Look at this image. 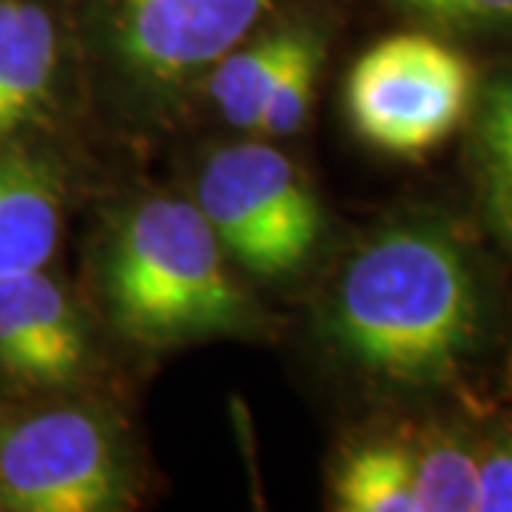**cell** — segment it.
<instances>
[{
	"mask_svg": "<svg viewBox=\"0 0 512 512\" xmlns=\"http://www.w3.org/2000/svg\"><path fill=\"white\" fill-rule=\"evenodd\" d=\"M330 345L365 373L433 384L476 345L478 285L467 248L439 225H393L345 265L325 316Z\"/></svg>",
	"mask_w": 512,
	"mask_h": 512,
	"instance_id": "6da1fadb",
	"label": "cell"
},
{
	"mask_svg": "<svg viewBox=\"0 0 512 512\" xmlns=\"http://www.w3.org/2000/svg\"><path fill=\"white\" fill-rule=\"evenodd\" d=\"M103 279L114 325L143 345L228 333L245 322V293L197 202H137L111 237Z\"/></svg>",
	"mask_w": 512,
	"mask_h": 512,
	"instance_id": "7a4b0ae2",
	"label": "cell"
},
{
	"mask_svg": "<svg viewBox=\"0 0 512 512\" xmlns=\"http://www.w3.org/2000/svg\"><path fill=\"white\" fill-rule=\"evenodd\" d=\"M197 208L251 274L274 279L302 268L322 234V208L296 165L271 146L239 143L202 165Z\"/></svg>",
	"mask_w": 512,
	"mask_h": 512,
	"instance_id": "3957f363",
	"label": "cell"
},
{
	"mask_svg": "<svg viewBox=\"0 0 512 512\" xmlns=\"http://www.w3.org/2000/svg\"><path fill=\"white\" fill-rule=\"evenodd\" d=\"M345 103L370 146L393 157H424L470 111L473 66L439 37L390 35L350 69Z\"/></svg>",
	"mask_w": 512,
	"mask_h": 512,
	"instance_id": "277c9868",
	"label": "cell"
},
{
	"mask_svg": "<svg viewBox=\"0 0 512 512\" xmlns=\"http://www.w3.org/2000/svg\"><path fill=\"white\" fill-rule=\"evenodd\" d=\"M0 498L23 512H109L128 501V473L94 413L60 407L0 436Z\"/></svg>",
	"mask_w": 512,
	"mask_h": 512,
	"instance_id": "5b68a950",
	"label": "cell"
},
{
	"mask_svg": "<svg viewBox=\"0 0 512 512\" xmlns=\"http://www.w3.org/2000/svg\"><path fill=\"white\" fill-rule=\"evenodd\" d=\"M285 0H92L111 52L140 83L171 89L217 66Z\"/></svg>",
	"mask_w": 512,
	"mask_h": 512,
	"instance_id": "8992f818",
	"label": "cell"
},
{
	"mask_svg": "<svg viewBox=\"0 0 512 512\" xmlns=\"http://www.w3.org/2000/svg\"><path fill=\"white\" fill-rule=\"evenodd\" d=\"M86 365V325L52 276L40 268L0 279V370L23 387L55 390Z\"/></svg>",
	"mask_w": 512,
	"mask_h": 512,
	"instance_id": "52a82bcc",
	"label": "cell"
},
{
	"mask_svg": "<svg viewBox=\"0 0 512 512\" xmlns=\"http://www.w3.org/2000/svg\"><path fill=\"white\" fill-rule=\"evenodd\" d=\"M60 35L43 0H0V143L55 106Z\"/></svg>",
	"mask_w": 512,
	"mask_h": 512,
	"instance_id": "ba28073f",
	"label": "cell"
},
{
	"mask_svg": "<svg viewBox=\"0 0 512 512\" xmlns=\"http://www.w3.org/2000/svg\"><path fill=\"white\" fill-rule=\"evenodd\" d=\"M63 174L49 157L0 148V279L40 271L63 231Z\"/></svg>",
	"mask_w": 512,
	"mask_h": 512,
	"instance_id": "9c48e42d",
	"label": "cell"
},
{
	"mask_svg": "<svg viewBox=\"0 0 512 512\" xmlns=\"http://www.w3.org/2000/svg\"><path fill=\"white\" fill-rule=\"evenodd\" d=\"M308 26H282L276 32L256 37L254 43L242 46L222 57L208 83L211 100L231 126L256 131L262 106L274 92L276 80L291 60L293 49L305 35Z\"/></svg>",
	"mask_w": 512,
	"mask_h": 512,
	"instance_id": "30bf717a",
	"label": "cell"
},
{
	"mask_svg": "<svg viewBox=\"0 0 512 512\" xmlns=\"http://www.w3.org/2000/svg\"><path fill=\"white\" fill-rule=\"evenodd\" d=\"M333 495L348 512H419L413 447L396 441L353 447L339 461Z\"/></svg>",
	"mask_w": 512,
	"mask_h": 512,
	"instance_id": "8fae6325",
	"label": "cell"
},
{
	"mask_svg": "<svg viewBox=\"0 0 512 512\" xmlns=\"http://www.w3.org/2000/svg\"><path fill=\"white\" fill-rule=\"evenodd\" d=\"M478 467L481 458L447 436L413 447L419 512H478Z\"/></svg>",
	"mask_w": 512,
	"mask_h": 512,
	"instance_id": "7c38bea8",
	"label": "cell"
},
{
	"mask_svg": "<svg viewBox=\"0 0 512 512\" xmlns=\"http://www.w3.org/2000/svg\"><path fill=\"white\" fill-rule=\"evenodd\" d=\"M322 63V37L316 29H305L299 46L293 49L291 60L276 80L274 92L268 103L262 106L256 134L265 137H288L305 126L308 111L313 103V89H316V74Z\"/></svg>",
	"mask_w": 512,
	"mask_h": 512,
	"instance_id": "4fadbf2b",
	"label": "cell"
},
{
	"mask_svg": "<svg viewBox=\"0 0 512 512\" xmlns=\"http://www.w3.org/2000/svg\"><path fill=\"white\" fill-rule=\"evenodd\" d=\"M478 148L487 180L512 183V74L487 89L478 117Z\"/></svg>",
	"mask_w": 512,
	"mask_h": 512,
	"instance_id": "5bb4252c",
	"label": "cell"
},
{
	"mask_svg": "<svg viewBox=\"0 0 512 512\" xmlns=\"http://www.w3.org/2000/svg\"><path fill=\"white\" fill-rule=\"evenodd\" d=\"M419 18L456 29H484L512 23V0H396Z\"/></svg>",
	"mask_w": 512,
	"mask_h": 512,
	"instance_id": "9a60e30c",
	"label": "cell"
},
{
	"mask_svg": "<svg viewBox=\"0 0 512 512\" xmlns=\"http://www.w3.org/2000/svg\"><path fill=\"white\" fill-rule=\"evenodd\" d=\"M478 512H512V439L495 444L478 467Z\"/></svg>",
	"mask_w": 512,
	"mask_h": 512,
	"instance_id": "2e32d148",
	"label": "cell"
},
{
	"mask_svg": "<svg viewBox=\"0 0 512 512\" xmlns=\"http://www.w3.org/2000/svg\"><path fill=\"white\" fill-rule=\"evenodd\" d=\"M487 217L493 222L495 234L512 254V183L487 180Z\"/></svg>",
	"mask_w": 512,
	"mask_h": 512,
	"instance_id": "e0dca14e",
	"label": "cell"
}]
</instances>
